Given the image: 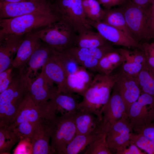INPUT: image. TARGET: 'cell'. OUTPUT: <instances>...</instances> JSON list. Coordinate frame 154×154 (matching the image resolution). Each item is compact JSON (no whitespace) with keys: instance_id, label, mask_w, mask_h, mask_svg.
Returning <instances> with one entry per match:
<instances>
[{"instance_id":"6da1fadb","label":"cell","mask_w":154,"mask_h":154,"mask_svg":"<svg viewBox=\"0 0 154 154\" xmlns=\"http://www.w3.org/2000/svg\"><path fill=\"white\" fill-rule=\"evenodd\" d=\"M11 84L0 93V124L9 125L14 120L32 80L25 70H18Z\"/></svg>"},{"instance_id":"7a4b0ae2","label":"cell","mask_w":154,"mask_h":154,"mask_svg":"<svg viewBox=\"0 0 154 154\" xmlns=\"http://www.w3.org/2000/svg\"><path fill=\"white\" fill-rule=\"evenodd\" d=\"M117 78V73L108 75L98 73L94 75L78 104V110L91 112L102 121V108L110 98Z\"/></svg>"},{"instance_id":"3957f363","label":"cell","mask_w":154,"mask_h":154,"mask_svg":"<svg viewBox=\"0 0 154 154\" xmlns=\"http://www.w3.org/2000/svg\"><path fill=\"white\" fill-rule=\"evenodd\" d=\"M60 20L54 13H35L0 19V35H25L36 31Z\"/></svg>"},{"instance_id":"277c9868","label":"cell","mask_w":154,"mask_h":154,"mask_svg":"<svg viewBox=\"0 0 154 154\" xmlns=\"http://www.w3.org/2000/svg\"><path fill=\"white\" fill-rule=\"evenodd\" d=\"M70 26L60 20L39 31L41 40L53 50L61 52L76 46L77 35Z\"/></svg>"},{"instance_id":"5b68a950","label":"cell","mask_w":154,"mask_h":154,"mask_svg":"<svg viewBox=\"0 0 154 154\" xmlns=\"http://www.w3.org/2000/svg\"><path fill=\"white\" fill-rule=\"evenodd\" d=\"M52 5L54 13L60 20L66 23L76 33L91 29L82 0H56Z\"/></svg>"},{"instance_id":"8992f818","label":"cell","mask_w":154,"mask_h":154,"mask_svg":"<svg viewBox=\"0 0 154 154\" xmlns=\"http://www.w3.org/2000/svg\"><path fill=\"white\" fill-rule=\"evenodd\" d=\"M121 6V8L127 26L135 39L139 43L140 41L146 42L150 39L147 19L148 11L150 6L143 7L129 0Z\"/></svg>"},{"instance_id":"52a82bcc","label":"cell","mask_w":154,"mask_h":154,"mask_svg":"<svg viewBox=\"0 0 154 154\" xmlns=\"http://www.w3.org/2000/svg\"><path fill=\"white\" fill-rule=\"evenodd\" d=\"M74 115H56L51 118L54 124L50 144L53 154H62L76 136Z\"/></svg>"},{"instance_id":"ba28073f","label":"cell","mask_w":154,"mask_h":154,"mask_svg":"<svg viewBox=\"0 0 154 154\" xmlns=\"http://www.w3.org/2000/svg\"><path fill=\"white\" fill-rule=\"evenodd\" d=\"M35 13H54L52 3L48 0H27L14 3L0 1V19Z\"/></svg>"},{"instance_id":"9c48e42d","label":"cell","mask_w":154,"mask_h":154,"mask_svg":"<svg viewBox=\"0 0 154 154\" xmlns=\"http://www.w3.org/2000/svg\"><path fill=\"white\" fill-rule=\"evenodd\" d=\"M79 104L74 94L58 93L56 88L49 100L40 104V108L43 118L50 119L59 112L61 115L74 114L78 110Z\"/></svg>"},{"instance_id":"30bf717a","label":"cell","mask_w":154,"mask_h":154,"mask_svg":"<svg viewBox=\"0 0 154 154\" xmlns=\"http://www.w3.org/2000/svg\"><path fill=\"white\" fill-rule=\"evenodd\" d=\"M133 127L128 117L123 118L112 124L106 134V141L109 148L117 153L130 145V136Z\"/></svg>"},{"instance_id":"8fae6325","label":"cell","mask_w":154,"mask_h":154,"mask_svg":"<svg viewBox=\"0 0 154 154\" xmlns=\"http://www.w3.org/2000/svg\"><path fill=\"white\" fill-rule=\"evenodd\" d=\"M41 70L47 77L57 85L58 93L69 94L66 85L67 74L58 52L54 50L47 62Z\"/></svg>"},{"instance_id":"7c38bea8","label":"cell","mask_w":154,"mask_h":154,"mask_svg":"<svg viewBox=\"0 0 154 154\" xmlns=\"http://www.w3.org/2000/svg\"><path fill=\"white\" fill-rule=\"evenodd\" d=\"M114 86L124 102L127 113L132 104L137 100L141 91L135 78L125 72L121 68L117 72Z\"/></svg>"},{"instance_id":"4fadbf2b","label":"cell","mask_w":154,"mask_h":154,"mask_svg":"<svg viewBox=\"0 0 154 154\" xmlns=\"http://www.w3.org/2000/svg\"><path fill=\"white\" fill-rule=\"evenodd\" d=\"M89 24L95 29L107 40L116 45L140 49L141 43L118 29L102 22H96L88 19Z\"/></svg>"},{"instance_id":"5bb4252c","label":"cell","mask_w":154,"mask_h":154,"mask_svg":"<svg viewBox=\"0 0 154 154\" xmlns=\"http://www.w3.org/2000/svg\"><path fill=\"white\" fill-rule=\"evenodd\" d=\"M102 113L103 125L108 129L115 122L128 117L123 99L114 88L109 100L102 108Z\"/></svg>"},{"instance_id":"9a60e30c","label":"cell","mask_w":154,"mask_h":154,"mask_svg":"<svg viewBox=\"0 0 154 154\" xmlns=\"http://www.w3.org/2000/svg\"><path fill=\"white\" fill-rule=\"evenodd\" d=\"M25 35H0V73L12 66L13 58Z\"/></svg>"},{"instance_id":"2e32d148","label":"cell","mask_w":154,"mask_h":154,"mask_svg":"<svg viewBox=\"0 0 154 154\" xmlns=\"http://www.w3.org/2000/svg\"><path fill=\"white\" fill-rule=\"evenodd\" d=\"M54 124L51 119L41 118L33 138L31 139L33 154H52L49 144Z\"/></svg>"},{"instance_id":"e0dca14e","label":"cell","mask_w":154,"mask_h":154,"mask_svg":"<svg viewBox=\"0 0 154 154\" xmlns=\"http://www.w3.org/2000/svg\"><path fill=\"white\" fill-rule=\"evenodd\" d=\"M154 107V97L141 93L137 100L132 104L127 113L133 128L148 122L149 110Z\"/></svg>"},{"instance_id":"ac0fdd59","label":"cell","mask_w":154,"mask_h":154,"mask_svg":"<svg viewBox=\"0 0 154 154\" xmlns=\"http://www.w3.org/2000/svg\"><path fill=\"white\" fill-rule=\"evenodd\" d=\"M39 30L25 35L13 61L12 66L15 69L24 67L34 52L42 43Z\"/></svg>"},{"instance_id":"d6986e66","label":"cell","mask_w":154,"mask_h":154,"mask_svg":"<svg viewBox=\"0 0 154 154\" xmlns=\"http://www.w3.org/2000/svg\"><path fill=\"white\" fill-rule=\"evenodd\" d=\"M54 83L45 76L42 71L35 79L31 81L28 93L37 105L49 100L52 92L56 88Z\"/></svg>"},{"instance_id":"ffe728a7","label":"cell","mask_w":154,"mask_h":154,"mask_svg":"<svg viewBox=\"0 0 154 154\" xmlns=\"http://www.w3.org/2000/svg\"><path fill=\"white\" fill-rule=\"evenodd\" d=\"M76 135H88L101 131L103 129L102 121L93 113L87 111L78 110L74 115Z\"/></svg>"},{"instance_id":"44dd1931","label":"cell","mask_w":154,"mask_h":154,"mask_svg":"<svg viewBox=\"0 0 154 154\" xmlns=\"http://www.w3.org/2000/svg\"><path fill=\"white\" fill-rule=\"evenodd\" d=\"M41 118L38 106L36 104L27 92L20 106L14 121L9 125L14 128L19 123L24 122L38 123L40 122Z\"/></svg>"},{"instance_id":"7402d4cb","label":"cell","mask_w":154,"mask_h":154,"mask_svg":"<svg viewBox=\"0 0 154 154\" xmlns=\"http://www.w3.org/2000/svg\"><path fill=\"white\" fill-rule=\"evenodd\" d=\"M94 76L80 66L76 72L67 76L66 85L68 93H76L82 96L90 85Z\"/></svg>"},{"instance_id":"603a6c76","label":"cell","mask_w":154,"mask_h":154,"mask_svg":"<svg viewBox=\"0 0 154 154\" xmlns=\"http://www.w3.org/2000/svg\"><path fill=\"white\" fill-rule=\"evenodd\" d=\"M54 50L42 41L40 46L32 54L27 62L28 67L26 70L29 78L35 75L38 70L45 65L52 54Z\"/></svg>"},{"instance_id":"cb8c5ba5","label":"cell","mask_w":154,"mask_h":154,"mask_svg":"<svg viewBox=\"0 0 154 154\" xmlns=\"http://www.w3.org/2000/svg\"><path fill=\"white\" fill-rule=\"evenodd\" d=\"M105 9V13L101 22L118 29L135 39L127 26L121 8Z\"/></svg>"},{"instance_id":"d4e9b609","label":"cell","mask_w":154,"mask_h":154,"mask_svg":"<svg viewBox=\"0 0 154 154\" xmlns=\"http://www.w3.org/2000/svg\"><path fill=\"white\" fill-rule=\"evenodd\" d=\"M108 41L98 32L89 29L77 35L76 46L90 49L102 45Z\"/></svg>"},{"instance_id":"484cf974","label":"cell","mask_w":154,"mask_h":154,"mask_svg":"<svg viewBox=\"0 0 154 154\" xmlns=\"http://www.w3.org/2000/svg\"><path fill=\"white\" fill-rule=\"evenodd\" d=\"M21 139L13 128L0 124V154H10L14 145Z\"/></svg>"},{"instance_id":"4316f807","label":"cell","mask_w":154,"mask_h":154,"mask_svg":"<svg viewBox=\"0 0 154 154\" xmlns=\"http://www.w3.org/2000/svg\"><path fill=\"white\" fill-rule=\"evenodd\" d=\"M124 61L123 57L117 49L110 52L99 61L98 72L109 75Z\"/></svg>"},{"instance_id":"83f0119b","label":"cell","mask_w":154,"mask_h":154,"mask_svg":"<svg viewBox=\"0 0 154 154\" xmlns=\"http://www.w3.org/2000/svg\"><path fill=\"white\" fill-rule=\"evenodd\" d=\"M101 131L88 135H76L68 145L62 154H77L88 147L98 136Z\"/></svg>"},{"instance_id":"f1b7e54d","label":"cell","mask_w":154,"mask_h":154,"mask_svg":"<svg viewBox=\"0 0 154 154\" xmlns=\"http://www.w3.org/2000/svg\"><path fill=\"white\" fill-rule=\"evenodd\" d=\"M135 78L141 93H146L154 97V71L145 64Z\"/></svg>"},{"instance_id":"f546056e","label":"cell","mask_w":154,"mask_h":154,"mask_svg":"<svg viewBox=\"0 0 154 154\" xmlns=\"http://www.w3.org/2000/svg\"><path fill=\"white\" fill-rule=\"evenodd\" d=\"M82 6L87 18L96 22H101L105 13L97 0H82Z\"/></svg>"},{"instance_id":"4dcf8cb0","label":"cell","mask_w":154,"mask_h":154,"mask_svg":"<svg viewBox=\"0 0 154 154\" xmlns=\"http://www.w3.org/2000/svg\"><path fill=\"white\" fill-rule=\"evenodd\" d=\"M106 133H102L88 147L84 154H112L106 141Z\"/></svg>"},{"instance_id":"1f68e13d","label":"cell","mask_w":154,"mask_h":154,"mask_svg":"<svg viewBox=\"0 0 154 154\" xmlns=\"http://www.w3.org/2000/svg\"><path fill=\"white\" fill-rule=\"evenodd\" d=\"M130 140V144H135L146 154H154V142L142 134L131 132Z\"/></svg>"},{"instance_id":"d6a6232c","label":"cell","mask_w":154,"mask_h":154,"mask_svg":"<svg viewBox=\"0 0 154 154\" xmlns=\"http://www.w3.org/2000/svg\"><path fill=\"white\" fill-rule=\"evenodd\" d=\"M40 122V121L36 123L24 122L19 123L13 128L21 140L28 138L31 139L33 137Z\"/></svg>"},{"instance_id":"836d02e7","label":"cell","mask_w":154,"mask_h":154,"mask_svg":"<svg viewBox=\"0 0 154 154\" xmlns=\"http://www.w3.org/2000/svg\"><path fill=\"white\" fill-rule=\"evenodd\" d=\"M66 50L80 66L92 56L89 49L75 46Z\"/></svg>"},{"instance_id":"e575fe53","label":"cell","mask_w":154,"mask_h":154,"mask_svg":"<svg viewBox=\"0 0 154 154\" xmlns=\"http://www.w3.org/2000/svg\"><path fill=\"white\" fill-rule=\"evenodd\" d=\"M59 52L63 62L67 75L76 72L80 66L66 50Z\"/></svg>"},{"instance_id":"d590c367","label":"cell","mask_w":154,"mask_h":154,"mask_svg":"<svg viewBox=\"0 0 154 154\" xmlns=\"http://www.w3.org/2000/svg\"><path fill=\"white\" fill-rule=\"evenodd\" d=\"M140 49L143 52L145 57V64L154 71V42L141 43Z\"/></svg>"},{"instance_id":"8d00e7d4","label":"cell","mask_w":154,"mask_h":154,"mask_svg":"<svg viewBox=\"0 0 154 154\" xmlns=\"http://www.w3.org/2000/svg\"><path fill=\"white\" fill-rule=\"evenodd\" d=\"M112 43L108 41L98 47L89 49L92 56L99 60L108 53L116 50Z\"/></svg>"},{"instance_id":"74e56055","label":"cell","mask_w":154,"mask_h":154,"mask_svg":"<svg viewBox=\"0 0 154 154\" xmlns=\"http://www.w3.org/2000/svg\"><path fill=\"white\" fill-rule=\"evenodd\" d=\"M134 132L141 134L154 142V123L149 122L133 128Z\"/></svg>"},{"instance_id":"f35d334b","label":"cell","mask_w":154,"mask_h":154,"mask_svg":"<svg viewBox=\"0 0 154 154\" xmlns=\"http://www.w3.org/2000/svg\"><path fill=\"white\" fill-rule=\"evenodd\" d=\"M14 68L12 66L0 73V93L7 89L11 82L14 76L13 71Z\"/></svg>"},{"instance_id":"ab89813d","label":"cell","mask_w":154,"mask_h":154,"mask_svg":"<svg viewBox=\"0 0 154 154\" xmlns=\"http://www.w3.org/2000/svg\"><path fill=\"white\" fill-rule=\"evenodd\" d=\"M14 151V154H32V145L30 139L21 140Z\"/></svg>"},{"instance_id":"60d3db41","label":"cell","mask_w":154,"mask_h":154,"mask_svg":"<svg viewBox=\"0 0 154 154\" xmlns=\"http://www.w3.org/2000/svg\"><path fill=\"white\" fill-rule=\"evenodd\" d=\"M147 24L150 39H154V0L148 10Z\"/></svg>"},{"instance_id":"b9f144b4","label":"cell","mask_w":154,"mask_h":154,"mask_svg":"<svg viewBox=\"0 0 154 154\" xmlns=\"http://www.w3.org/2000/svg\"><path fill=\"white\" fill-rule=\"evenodd\" d=\"M99 60L91 56L84 61L81 66L92 72H98Z\"/></svg>"},{"instance_id":"7bdbcfd3","label":"cell","mask_w":154,"mask_h":154,"mask_svg":"<svg viewBox=\"0 0 154 154\" xmlns=\"http://www.w3.org/2000/svg\"><path fill=\"white\" fill-rule=\"evenodd\" d=\"M117 154H145L135 144H131L127 147H125L116 153Z\"/></svg>"},{"instance_id":"ee69618b","label":"cell","mask_w":154,"mask_h":154,"mask_svg":"<svg viewBox=\"0 0 154 154\" xmlns=\"http://www.w3.org/2000/svg\"><path fill=\"white\" fill-rule=\"evenodd\" d=\"M100 5L106 9H110L116 5H122L128 0H97Z\"/></svg>"},{"instance_id":"f6af8a7d","label":"cell","mask_w":154,"mask_h":154,"mask_svg":"<svg viewBox=\"0 0 154 154\" xmlns=\"http://www.w3.org/2000/svg\"><path fill=\"white\" fill-rule=\"evenodd\" d=\"M133 3L139 6L147 7L151 5L153 0H129Z\"/></svg>"},{"instance_id":"bcb514c9","label":"cell","mask_w":154,"mask_h":154,"mask_svg":"<svg viewBox=\"0 0 154 154\" xmlns=\"http://www.w3.org/2000/svg\"><path fill=\"white\" fill-rule=\"evenodd\" d=\"M148 120L149 122L154 123V107L149 110Z\"/></svg>"},{"instance_id":"7dc6e473","label":"cell","mask_w":154,"mask_h":154,"mask_svg":"<svg viewBox=\"0 0 154 154\" xmlns=\"http://www.w3.org/2000/svg\"><path fill=\"white\" fill-rule=\"evenodd\" d=\"M27 0H0V1L9 3H16L23 1Z\"/></svg>"}]
</instances>
